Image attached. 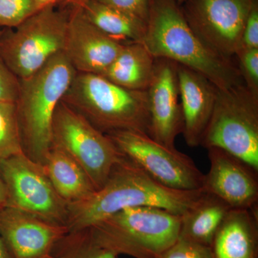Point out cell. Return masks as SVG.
I'll use <instances>...</instances> for the list:
<instances>
[{
	"label": "cell",
	"mask_w": 258,
	"mask_h": 258,
	"mask_svg": "<svg viewBox=\"0 0 258 258\" xmlns=\"http://www.w3.org/2000/svg\"><path fill=\"white\" fill-rule=\"evenodd\" d=\"M180 227L181 215L142 206L124 209L86 229L119 255L157 258L179 238Z\"/></svg>",
	"instance_id": "5"
},
{
	"label": "cell",
	"mask_w": 258,
	"mask_h": 258,
	"mask_svg": "<svg viewBox=\"0 0 258 258\" xmlns=\"http://www.w3.org/2000/svg\"><path fill=\"white\" fill-rule=\"evenodd\" d=\"M70 6L47 7L15 28H3L0 57L20 80L41 69L51 58L63 52Z\"/></svg>",
	"instance_id": "6"
},
{
	"label": "cell",
	"mask_w": 258,
	"mask_h": 258,
	"mask_svg": "<svg viewBox=\"0 0 258 258\" xmlns=\"http://www.w3.org/2000/svg\"><path fill=\"white\" fill-rule=\"evenodd\" d=\"M76 73L62 52L30 77L20 80V93L15 104L22 147L24 154L40 165L52 145L56 108Z\"/></svg>",
	"instance_id": "3"
},
{
	"label": "cell",
	"mask_w": 258,
	"mask_h": 258,
	"mask_svg": "<svg viewBox=\"0 0 258 258\" xmlns=\"http://www.w3.org/2000/svg\"><path fill=\"white\" fill-rule=\"evenodd\" d=\"M2 31H3V28H0V35H1Z\"/></svg>",
	"instance_id": "34"
},
{
	"label": "cell",
	"mask_w": 258,
	"mask_h": 258,
	"mask_svg": "<svg viewBox=\"0 0 258 258\" xmlns=\"http://www.w3.org/2000/svg\"><path fill=\"white\" fill-rule=\"evenodd\" d=\"M177 63L155 58L154 75L147 90L149 99V136L158 143L175 149L176 137L182 134V111L179 101Z\"/></svg>",
	"instance_id": "12"
},
{
	"label": "cell",
	"mask_w": 258,
	"mask_h": 258,
	"mask_svg": "<svg viewBox=\"0 0 258 258\" xmlns=\"http://www.w3.org/2000/svg\"><path fill=\"white\" fill-rule=\"evenodd\" d=\"M37 11L35 0H0V28H16Z\"/></svg>",
	"instance_id": "24"
},
{
	"label": "cell",
	"mask_w": 258,
	"mask_h": 258,
	"mask_svg": "<svg viewBox=\"0 0 258 258\" xmlns=\"http://www.w3.org/2000/svg\"><path fill=\"white\" fill-rule=\"evenodd\" d=\"M154 63L155 57L142 42H126L101 76L123 88L147 91L154 75Z\"/></svg>",
	"instance_id": "19"
},
{
	"label": "cell",
	"mask_w": 258,
	"mask_h": 258,
	"mask_svg": "<svg viewBox=\"0 0 258 258\" xmlns=\"http://www.w3.org/2000/svg\"><path fill=\"white\" fill-rule=\"evenodd\" d=\"M107 136L123 155L163 186L179 191L203 188L205 174L184 153L164 147L141 132L124 131Z\"/></svg>",
	"instance_id": "9"
},
{
	"label": "cell",
	"mask_w": 258,
	"mask_h": 258,
	"mask_svg": "<svg viewBox=\"0 0 258 258\" xmlns=\"http://www.w3.org/2000/svg\"><path fill=\"white\" fill-rule=\"evenodd\" d=\"M183 136L190 147L200 146L216 100L217 88L196 71L177 64Z\"/></svg>",
	"instance_id": "16"
},
{
	"label": "cell",
	"mask_w": 258,
	"mask_h": 258,
	"mask_svg": "<svg viewBox=\"0 0 258 258\" xmlns=\"http://www.w3.org/2000/svg\"><path fill=\"white\" fill-rule=\"evenodd\" d=\"M42 166L56 192L69 205L86 200L96 191L84 169L58 147L51 145Z\"/></svg>",
	"instance_id": "18"
},
{
	"label": "cell",
	"mask_w": 258,
	"mask_h": 258,
	"mask_svg": "<svg viewBox=\"0 0 258 258\" xmlns=\"http://www.w3.org/2000/svg\"><path fill=\"white\" fill-rule=\"evenodd\" d=\"M231 208L221 199L204 192L196 204L181 215L179 237L210 246Z\"/></svg>",
	"instance_id": "20"
},
{
	"label": "cell",
	"mask_w": 258,
	"mask_h": 258,
	"mask_svg": "<svg viewBox=\"0 0 258 258\" xmlns=\"http://www.w3.org/2000/svg\"><path fill=\"white\" fill-rule=\"evenodd\" d=\"M157 258H215L210 246L179 237L171 247Z\"/></svg>",
	"instance_id": "26"
},
{
	"label": "cell",
	"mask_w": 258,
	"mask_h": 258,
	"mask_svg": "<svg viewBox=\"0 0 258 258\" xmlns=\"http://www.w3.org/2000/svg\"><path fill=\"white\" fill-rule=\"evenodd\" d=\"M200 146L220 148L258 170V96L244 83L227 89L217 88Z\"/></svg>",
	"instance_id": "7"
},
{
	"label": "cell",
	"mask_w": 258,
	"mask_h": 258,
	"mask_svg": "<svg viewBox=\"0 0 258 258\" xmlns=\"http://www.w3.org/2000/svg\"><path fill=\"white\" fill-rule=\"evenodd\" d=\"M125 43L93 25L78 5H70L62 52L76 72L101 75L116 58Z\"/></svg>",
	"instance_id": "14"
},
{
	"label": "cell",
	"mask_w": 258,
	"mask_h": 258,
	"mask_svg": "<svg viewBox=\"0 0 258 258\" xmlns=\"http://www.w3.org/2000/svg\"><path fill=\"white\" fill-rule=\"evenodd\" d=\"M67 227L10 207L0 209V237L14 258H52Z\"/></svg>",
	"instance_id": "15"
},
{
	"label": "cell",
	"mask_w": 258,
	"mask_h": 258,
	"mask_svg": "<svg viewBox=\"0 0 258 258\" xmlns=\"http://www.w3.org/2000/svg\"><path fill=\"white\" fill-rule=\"evenodd\" d=\"M241 47L258 48V0H255L249 12L242 34Z\"/></svg>",
	"instance_id": "29"
},
{
	"label": "cell",
	"mask_w": 258,
	"mask_h": 258,
	"mask_svg": "<svg viewBox=\"0 0 258 258\" xmlns=\"http://www.w3.org/2000/svg\"><path fill=\"white\" fill-rule=\"evenodd\" d=\"M257 212L231 209L212 240L215 258H258Z\"/></svg>",
	"instance_id": "17"
},
{
	"label": "cell",
	"mask_w": 258,
	"mask_h": 258,
	"mask_svg": "<svg viewBox=\"0 0 258 258\" xmlns=\"http://www.w3.org/2000/svg\"><path fill=\"white\" fill-rule=\"evenodd\" d=\"M118 255L97 242L87 229L68 232L52 252V258H118Z\"/></svg>",
	"instance_id": "22"
},
{
	"label": "cell",
	"mask_w": 258,
	"mask_h": 258,
	"mask_svg": "<svg viewBox=\"0 0 258 258\" xmlns=\"http://www.w3.org/2000/svg\"><path fill=\"white\" fill-rule=\"evenodd\" d=\"M0 258H14L1 237H0Z\"/></svg>",
	"instance_id": "32"
},
{
	"label": "cell",
	"mask_w": 258,
	"mask_h": 258,
	"mask_svg": "<svg viewBox=\"0 0 258 258\" xmlns=\"http://www.w3.org/2000/svg\"><path fill=\"white\" fill-rule=\"evenodd\" d=\"M139 19L147 24L149 15V0H97Z\"/></svg>",
	"instance_id": "28"
},
{
	"label": "cell",
	"mask_w": 258,
	"mask_h": 258,
	"mask_svg": "<svg viewBox=\"0 0 258 258\" xmlns=\"http://www.w3.org/2000/svg\"><path fill=\"white\" fill-rule=\"evenodd\" d=\"M7 204H8V191L0 171V209L7 207Z\"/></svg>",
	"instance_id": "31"
},
{
	"label": "cell",
	"mask_w": 258,
	"mask_h": 258,
	"mask_svg": "<svg viewBox=\"0 0 258 258\" xmlns=\"http://www.w3.org/2000/svg\"><path fill=\"white\" fill-rule=\"evenodd\" d=\"M22 153L16 104L0 102V161Z\"/></svg>",
	"instance_id": "23"
},
{
	"label": "cell",
	"mask_w": 258,
	"mask_h": 258,
	"mask_svg": "<svg viewBox=\"0 0 258 258\" xmlns=\"http://www.w3.org/2000/svg\"><path fill=\"white\" fill-rule=\"evenodd\" d=\"M255 0H186L180 5L186 23L209 47L232 58Z\"/></svg>",
	"instance_id": "11"
},
{
	"label": "cell",
	"mask_w": 258,
	"mask_h": 258,
	"mask_svg": "<svg viewBox=\"0 0 258 258\" xmlns=\"http://www.w3.org/2000/svg\"></svg>",
	"instance_id": "35"
},
{
	"label": "cell",
	"mask_w": 258,
	"mask_h": 258,
	"mask_svg": "<svg viewBox=\"0 0 258 258\" xmlns=\"http://www.w3.org/2000/svg\"><path fill=\"white\" fill-rule=\"evenodd\" d=\"M74 0H35L37 10H40L47 7L60 6L61 8L70 6Z\"/></svg>",
	"instance_id": "30"
},
{
	"label": "cell",
	"mask_w": 258,
	"mask_h": 258,
	"mask_svg": "<svg viewBox=\"0 0 258 258\" xmlns=\"http://www.w3.org/2000/svg\"><path fill=\"white\" fill-rule=\"evenodd\" d=\"M235 56L244 84L258 96V48L240 47Z\"/></svg>",
	"instance_id": "25"
},
{
	"label": "cell",
	"mask_w": 258,
	"mask_h": 258,
	"mask_svg": "<svg viewBox=\"0 0 258 258\" xmlns=\"http://www.w3.org/2000/svg\"><path fill=\"white\" fill-rule=\"evenodd\" d=\"M207 150L210 166L202 189L221 199L231 209L257 207V169L220 148Z\"/></svg>",
	"instance_id": "13"
},
{
	"label": "cell",
	"mask_w": 258,
	"mask_h": 258,
	"mask_svg": "<svg viewBox=\"0 0 258 258\" xmlns=\"http://www.w3.org/2000/svg\"><path fill=\"white\" fill-rule=\"evenodd\" d=\"M85 17L103 32L123 42H142L147 24L97 0H75Z\"/></svg>",
	"instance_id": "21"
},
{
	"label": "cell",
	"mask_w": 258,
	"mask_h": 258,
	"mask_svg": "<svg viewBox=\"0 0 258 258\" xmlns=\"http://www.w3.org/2000/svg\"><path fill=\"white\" fill-rule=\"evenodd\" d=\"M8 191L7 207L66 226L69 205L60 198L43 168L24 153L0 161Z\"/></svg>",
	"instance_id": "10"
},
{
	"label": "cell",
	"mask_w": 258,
	"mask_h": 258,
	"mask_svg": "<svg viewBox=\"0 0 258 258\" xmlns=\"http://www.w3.org/2000/svg\"><path fill=\"white\" fill-rule=\"evenodd\" d=\"M62 101L106 135L129 131L149 136L147 91L121 87L101 75L76 73Z\"/></svg>",
	"instance_id": "4"
},
{
	"label": "cell",
	"mask_w": 258,
	"mask_h": 258,
	"mask_svg": "<svg viewBox=\"0 0 258 258\" xmlns=\"http://www.w3.org/2000/svg\"><path fill=\"white\" fill-rule=\"evenodd\" d=\"M142 43L155 58L189 68L218 89L244 83L233 59L217 53L195 33L175 0H149L147 32Z\"/></svg>",
	"instance_id": "2"
},
{
	"label": "cell",
	"mask_w": 258,
	"mask_h": 258,
	"mask_svg": "<svg viewBox=\"0 0 258 258\" xmlns=\"http://www.w3.org/2000/svg\"><path fill=\"white\" fill-rule=\"evenodd\" d=\"M205 191H179L152 179L123 155L112 168L106 182L86 200L69 205V232L84 230L124 209L149 206L182 215Z\"/></svg>",
	"instance_id": "1"
},
{
	"label": "cell",
	"mask_w": 258,
	"mask_h": 258,
	"mask_svg": "<svg viewBox=\"0 0 258 258\" xmlns=\"http://www.w3.org/2000/svg\"><path fill=\"white\" fill-rule=\"evenodd\" d=\"M52 144L84 169L96 190L103 186L112 168L123 156L108 136L62 101L54 113Z\"/></svg>",
	"instance_id": "8"
},
{
	"label": "cell",
	"mask_w": 258,
	"mask_h": 258,
	"mask_svg": "<svg viewBox=\"0 0 258 258\" xmlns=\"http://www.w3.org/2000/svg\"><path fill=\"white\" fill-rule=\"evenodd\" d=\"M175 1L178 4L181 5L184 1H186V0H175Z\"/></svg>",
	"instance_id": "33"
},
{
	"label": "cell",
	"mask_w": 258,
	"mask_h": 258,
	"mask_svg": "<svg viewBox=\"0 0 258 258\" xmlns=\"http://www.w3.org/2000/svg\"><path fill=\"white\" fill-rule=\"evenodd\" d=\"M20 81L0 57V102L16 103Z\"/></svg>",
	"instance_id": "27"
}]
</instances>
